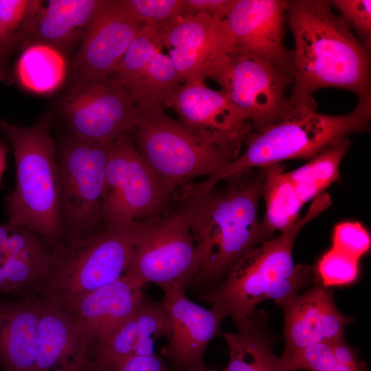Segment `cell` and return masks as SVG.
Masks as SVG:
<instances>
[{
    "label": "cell",
    "instance_id": "1",
    "mask_svg": "<svg viewBox=\"0 0 371 371\" xmlns=\"http://www.w3.org/2000/svg\"><path fill=\"white\" fill-rule=\"evenodd\" d=\"M286 22L294 39L291 106L314 105L312 94L333 87L371 98L367 48L330 1H289Z\"/></svg>",
    "mask_w": 371,
    "mask_h": 371
},
{
    "label": "cell",
    "instance_id": "2",
    "mask_svg": "<svg viewBox=\"0 0 371 371\" xmlns=\"http://www.w3.org/2000/svg\"><path fill=\"white\" fill-rule=\"evenodd\" d=\"M264 180L261 168L224 179L221 188L214 186L200 194L175 192L173 199L187 210L199 255L194 280L220 277L247 251L274 238L258 220Z\"/></svg>",
    "mask_w": 371,
    "mask_h": 371
},
{
    "label": "cell",
    "instance_id": "3",
    "mask_svg": "<svg viewBox=\"0 0 371 371\" xmlns=\"http://www.w3.org/2000/svg\"><path fill=\"white\" fill-rule=\"evenodd\" d=\"M332 204L324 192L313 199L306 213L276 238L243 254L227 271L226 280L200 296L222 318L231 317L238 327L249 319L255 307L267 300L276 304L293 297L317 280L315 267L295 265L293 247L299 232Z\"/></svg>",
    "mask_w": 371,
    "mask_h": 371
},
{
    "label": "cell",
    "instance_id": "4",
    "mask_svg": "<svg viewBox=\"0 0 371 371\" xmlns=\"http://www.w3.org/2000/svg\"><path fill=\"white\" fill-rule=\"evenodd\" d=\"M370 118L371 98L358 100L352 112L341 115L318 113L311 104L292 106L280 121L254 132L245 143L244 152L223 170L193 183L192 190L205 192L224 179L284 160H310L337 141L368 131Z\"/></svg>",
    "mask_w": 371,
    "mask_h": 371
},
{
    "label": "cell",
    "instance_id": "5",
    "mask_svg": "<svg viewBox=\"0 0 371 371\" xmlns=\"http://www.w3.org/2000/svg\"><path fill=\"white\" fill-rule=\"evenodd\" d=\"M16 163V186L5 198L8 223L25 227L56 246L64 244L59 177L47 115L31 126L0 120Z\"/></svg>",
    "mask_w": 371,
    "mask_h": 371
},
{
    "label": "cell",
    "instance_id": "6",
    "mask_svg": "<svg viewBox=\"0 0 371 371\" xmlns=\"http://www.w3.org/2000/svg\"><path fill=\"white\" fill-rule=\"evenodd\" d=\"M131 133L145 161L174 192L193 178L218 174L238 157L204 140L163 109L141 112Z\"/></svg>",
    "mask_w": 371,
    "mask_h": 371
},
{
    "label": "cell",
    "instance_id": "7",
    "mask_svg": "<svg viewBox=\"0 0 371 371\" xmlns=\"http://www.w3.org/2000/svg\"><path fill=\"white\" fill-rule=\"evenodd\" d=\"M139 221L104 228L57 249L53 267L38 291L58 303L93 291L124 275L136 242Z\"/></svg>",
    "mask_w": 371,
    "mask_h": 371
},
{
    "label": "cell",
    "instance_id": "8",
    "mask_svg": "<svg viewBox=\"0 0 371 371\" xmlns=\"http://www.w3.org/2000/svg\"><path fill=\"white\" fill-rule=\"evenodd\" d=\"M176 201L175 207L167 213L164 214V211L139 221L136 242L124 275L144 285L154 283L161 289H186L194 279L199 255L187 210Z\"/></svg>",
    "mask_w": 371,
    "mask_h": 371
},
{
    "label": "cell",
    "instance_id": "9",
    "mask_svg": "<svg viewBox=\"0 0 371 371\" xmlns=\"http://www.w3.org/2000/svg\"><path fill=\"white\" fill-rule=\"evenodd\" d=\"M111 143L87 141L72 135L61 148L57 162L65 246L101 232L98 227L102 223V194Z\"/></svg>",
    "mask_w": 371,
    "mask_h": 371
},
{
    "label": "cell",
    "instance_id": "10",
    "mask_svg": "<svg viewBox=\"0 0 371 371\" xmlns=\"http://www.w3.org/2000/svg\"><path fill=\"white\" fill-rule=\"evenodd\" d=\"M174 193L145 161L131 133L111 143L102 201L104 228L163 212Z\"/></svg>",
    "mask_w": 371,
    "mask_h": 371
},
{
    "label": "cell",
    "instance_id": "11",
    "mask_svg": "<svg viewBox=\"0 0 371 371\" xmlns=\"http://www.w3.org/2000/svg\"><path fill=\"white\" fill-rule=\"evenodd\" d=\"M229 100L247 116L254 132L280 121L292 109L286 90L293 78L280 67L244 54H231L211 70Z\"/></svg>",
    "mask_w": 371,
    "mask_h": 371
},
{
    "label": "cell",
    "instance_id": "12",
    "mask_svg": "<svg viewBox=\"0 0 371 371\" xmlns=\"http://www.w3.org/2000/svg\"><path fill=\"white\" fill-rule=\"evenodd\" d=\"M63 112L73 135L100 143L131 133L141 115L129 93L110 78L79 80L65 99Z\"/></svg>",
    "mask_w": 371,
    "mask_h": 371
},
{
    "label": "cell",
    "instance_id": "13",
    "mask_svg": "<svg viewBox=\"0 0 371 371\" xmlns=\"http://www.w3.org/2000/svg\"><path fill=\"white\" fill-rule=\"evenodd\" d=\"M164 105L174 110L181 122L204 140L234 151L254 132L245 114L221 90L207 87L194 79L177 87Z\"/></svg>",
    "mask_w": 371,
    "mask_h": 371
},
{
    "label": "cell",
    "instance_id": "14",
    "mask_svg": "<svg viewBox=\"0 0 371 371\" xmlns=\"http://www.w3.org/2000/svg\"><path fill=\"white\" fill-rule=\"evenodd\" d=\"M181 82L205 80L209 71L226 59L231 45L223 20L205 14L178 15L155 25Z\"/></svg>",
    "mask_w": 371,
    "mask_h": 371
},
{
    "label": "cell",
    "instance_id": "15",
    "mask_svg": "<svg viewBox=\"0 0 371 371\" xmlns=\"http://www.w3.org/2000/svg\"><path fill=\"white\" fill-rule=\"evenodd\" d=\"M163 47L155 26L143 25L109 77L129 93L141 112L163 109L166 98L180 85Z\"/></svg>",
    "mask_w": 371,
    "mask_h": 371
},
{
    "label": "cell",
    "instance_id": "16",
    "mask_svg": "<svg viewBox=\"0 0 371 371\" xmlns=\"http://www.w3.org/2000/svg\"><path fill=\"white\" fill-rule=\"evenodd\" d=\"M289 1L236 0L223 25L231 54H249L270 62L293 76L292 50L284 44Z\"/></svg>",
    "mask_w": 371,
    "mask_h": 371
},
{
    "label": "cell",
    "instance_id": "17",
    "mask_svg": "<svg viewBox=\"0 0 371 371\" xmlns=\"http://www.w3.org/2000/svg\"><path fill=\"white\" fill-rule=\"evenodd\" d=\"M162 290L161 302L167 313L169 332L161 355L176 370L204 371L205 349L221 333L223 318L212 309L191 301L184 288L165 287Z\"/></svg>",
    "mask_w": 371,
    "mask_h": 371
},
{
    "label": "cell",
    "instance_id": "18",
    "mask_svg": "<svg viewBox=\"0 0 371 371\" xmlns=\"http://www.w3.org/2000/svg\"><path fill=\"white\" fill-rule=\"evenodd\" d=\"M142 27L124 0L103 1L76 59L80 80L110 77Z\"/></svg>",
    "mask_w": 371,
    "mask_h": 371
},
{
    "label": "cell",
    "instance_id": "19",
    "mask_svg": "<svg viewBox=\"0 0 371 371\" xmlns=\"http://www.w3.org/2000/svg\"><path fill=\"white\" fill-rule=\"evenodd\" d=\"M284 314V348L281 357L343 337L352 318L337 308L333 293L318 280L302 294L276 304Z\"/></svg>",
    "mask_w": 371,
    "mask_h": 371
},
{
    "label": "cell",
    "instance_id": "20",
    "mask_svg": "<svg viewBox=\"0 0 371 371\" xmlns=\"http://www.w3.org/2000/svg\"><path fill=\"white\" fill-rule=\"evenodd\" d=\"M143 286L133 277L123 275L93 291L54 304L67 311L83 326L94 351L133 315L144 296Z\"/></svg>",
    "mask_w": 371,
    "mask_h": 371
},
{
    "label": "cell",
    "instance_id": "21",
    "mask_svg": "<svg viewBox=\"0 0 371 371\" xmlns=\"http://www.w3.org/2000/svg\"><path fill=\"white\" fill-rule=\"evenodd\" d=\"M43 302L32 371H93V347L83 326L60 306Z\"/></svg>",
    "mask_w": 371,
    "mask_h": 371
},
{
    "label": "cell",
    "instance_id": "22",
    "mask_svg": "<svg viewBox=\"0 0 371 371\" xmlns=\"http://www.w3.org/2000/svg\"><path fill=\"white\" fill-rule=\"evenodd\" d=\"M43 302L37 294L15 300L0 296V366L2 371H32Z\"/></svg>",
    "mask_w": 371,
    "mask_h": 371
},
{
    "label": "cell",
    "instance_id": "23",
    "mask_svg": "<svg viewBox=\"0 0 371 371\" xmlns=\"http://www.w3.org/2000/svg\"><path fill=\"white\" fill-rule=\"evenodd\" d=\"M265 318L262 312L255 311L237 332L223 333L229 356L223 371H284L281 357L273 351Z\"/></svg>",
    "mask_w": 371,
    "mask_h": 371
},
{
    "label": "cell",
    "instance_id": "24",
    "mask_svg": "<svg viewBox=\"0 0 371 371\" xmlns=\"http://www.w3.org/2000/svg\"><path fill=\"white\" fill-rule=\"evenodd\" d=\"M101 0H50L45 7L37 2L39 36L54 43L70 41L85 32L98 9Z\"/></svg>",
    "mask_w": 371,
    "mask_h": 371
},
{
    "label": "cell",
    "instance_id": "25",
    "mask_svg": "<svg viewBox=\"0 0 371 371\" xmlns=\"http://www.w3.org/2000/svg\"><path fill=\"white\" fill-rule=\"evenodd\" d=\"M350 145L348 137L333 143L304 166L286 172L294 192L303 205L339 179L341 161Z\"/></svg>",
    "mask_w": 371,
    "mask_h": 371
},
{
    "label": "cell",
    "instance_id": "26",
    "mask_svg": "<svg viewBox=\"0 0 371 371\" xmlns=\"http://www.w3.org/2000/svg\"><path fill=\"white\" fill-rule=\"evenodd\" d=\"M265 180L262 196L265 201V214L262 226L273 235L291 226L298 218L302 205L293 186L286 176L284 167L280 163L262 168Z\"/></svg>",
    "mask_w": 371,
    "mask_h": 371
},
{
    "label": "cell",
    "instance_id": "27",
    "mask_svg": "<svg viewBox=\"0 0 371 371\" xmlns=\"http://www.w3.org/2000/svg\"><path fill=\"white\" fill-rule=\"evenodd\" d=\"M66 65L63 56L47 45L27 47L16 65V76L27 89L47 93L57 89L63 81Z\"/></svg>",
    "mask_w": 371,
    "mask_h": 371
},
{
    "label": "cell",
    "instance_id": "28",
    "mask_svg": "<svg viewBox=\"0 0 371 371\" xmlns=\"http://www.w3.org/2000/svg\"><path fill=\"white\" fill-rule=\"evenodd\" d=\"M139 332L134 355L154 354L155 341L168 335L169 323L162 302H153L145 295L134 314Z\"/></svg>",
    "mask_w": 371,
    "mask_h": 371
},
{
    "label": "cell",
    "instance_id": "29",
    "mask_svg": "<svg viewBox=\"0 0 371 371\" xmlns=\"http://www.w3.org/2000/svg\"><path fill=\"white\" fill-rule=\"evenodd\" d=\"M317 280L325 287L346 286L359 276V260L331 248L315 267Z\"/></svg>",
    "mask_w": 371,
    "mask_h": 371
},
{
    "label": "cell",
    "instance_id": "30",
    "mask_svg": "<svg viewBox=\"0 0 371 371\" xmlns=\"http://www.w3.org/2000/svg\"><path fill=\"white\" fill-rule=\"evenodd\" d=\"M284 371H356L334 357L329 343H321L282 358Z\"/></svg>",
    "mask_w": 371,
    "mask_h": 371
},
{
    "label": "cell",
    "instance_id": "31",
    "mask_svg": "<svg viewBox=\"0 0 371 371\" xmlns=\"http://www.w3.org/2000/svg\"><path fill=\"white\" fill-rule=\"evenodd\" d=\"M136 19L143 25L163 24L181 14L183 0H124Z\"/></svg>",
    "mask_w": 371,
    "mask_h": 371
},
{
    "label": "cell",
    "instance_id": "32",
    "mask_svg": "<svg viewBox=\"0 0 371 371\" xmlns=\"http://www.w3.org/2000/svg\"><path fill=\"white\" fill-rule=\"evenodd\" d=\"M370 236L359 222L337 224L333 234L332 248L359 260L370 248Z\"/></svg>",
    "mask_w": 371,
    "mask_h": 371
},
{
    "label": "cell",
    "instance_id": "33",
    "mask_svg": "<svg viewBox=\"0 0 371 371\" xmlns=\"http://www.w3.org/2000/svg\"><path fill=\"white\" fill-rule=\"evenodd\" d=\"M340 16L357 34L359 41L368 49L371 45V1L370 0H333Z\"/></svg>",
    "mask_w": 371,
    "mask_h": 371
},
{
    "label": "cell",
    "instance_id": "34",
    "mask_svg": "<svg viewBox=\"0 0 371 371\" xmlns=\"http://www.w3.org/2000/svg\"><path fill=\"white\" fill-rule=\"evenodd\" d=\"M236 0H183L181 15L205 14L223 20Z\"/></svg>",
    "mask_w": 371,
    "mask_h": 371
},
{
    "label": "cell",
    "instance_id": "35",
    "mask_svg": "<svg viewBox=\"0 0 371 371\" xmlns=\"http://www.w3.org/2000/svg\"><path fill=\"white\" fill-rule=\"evenodd\" d=\"M30 1L0 0V21L11 36L18 29L30 10Z\"/></svg>",
    "mask_w": 371,
    "mask_h": 371
},
{
    "label": "cell",
    "instance_id": "36",
    "mask_svg": "<svg viewBox=\"0 0 371 371\" xmlns=\"http://www.w3.org/2000/svg\"><path fill=\"white\" fill-rule=\"evenodd\" d=\"M106 371H171L164 359L157 355L129 357L109 368Z\"/></svg>",
    "mask_w": 371,
    "mask_h": 371
},
{
    "label": "cell",
    "instance_id": "37",
    "mask_svg": "<svg viewBox=\"0 0 371 371\" xmlns=\"http://www.w3.org/2000/svg\"><path fill=\"white\" fill-rule=\"evenodd\" d=\"M335 359L341 364L353 368L356 371H367V363L361 361L357 348L350 346L343 337L329 343Z\"/></svg>",
    "mask_w": 371,
    "mask_h": 371
},
{
    "label": "cell",
    "instance_id": "38",
    "mask_svg": "<svg viewBox=\"0 0 371 371\" xmlns=\"http://www.w3.org/2000/svg\"><path fill=\"white\" fill-rule=\"evenodd\" d=\"M14 36L10 35L0 21V56L7 54L11 49Z\"/></svg>",
    "mask_w": 371,
    "mask_h": 371
},
{
    "label": "cell",
    "instance_id": "39",
    "mask_svg": "<svg viewBox=\"0 0 371 371\" xmlns=\"http://www.w3.org/2000/svg\"><path fill=\"white\" fill-rule=\"evenodd\" d=\"M8 153L6 144L0 140V184L3 173L5 170V161Z\"/></svg>",
    "mask_w": 371,
    "mask_h": 371
},
{
    "label": "cell",
    "instance_id": "40",
    "mask_svg": "<svg viewBox=\"0 0 371 371\" xmlns=\"http://www.w3.org/2000/svg\"><path fill=\"white\" fill-rule=\"evenodd\" d=\"M204 371H222V370H218L217 368H212V369H205Z\"/></svg>",
    "mask_w": 371,
    "mask_h": 371
},
{
    "label": "cell",
    "instance_id": "41",
    "mask_svg": "<svg viewBox=\"0 0 371 371\" xmlns=\"http://www.w3.org/2000/svg\"><path fill=\"white\" fill-rule=\"evenodd\" d=\"M3 77V74L2 72L0 71V79Z\"/></svg>",
    "mask_w": 371,
    "mask_h": 371
},
{
    "label": "cell",
    "instance_id": "42",
    "mask_svg": "<svg viewBox=\"0 0 371 371\" xmlns=\"http://www.w3.org/2000/svg\"><path fill=\"white\" fill-rule=\"evenodd\" d=\"M222 371H223V370H222Z\"/></svg>",
    "mask_w": 371,
    "mask_h": 371
}]
</instances>
